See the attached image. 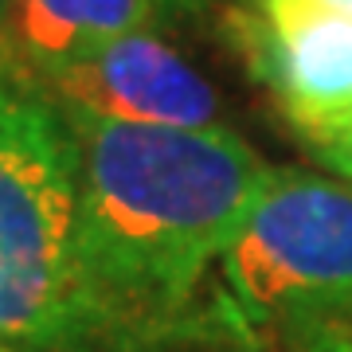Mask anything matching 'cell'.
I'll use <instances>...</instances> for the list:
<instances>
[{
    "instance_id": "obj_5",
    "label": "cell",
    "mask_w": 352,
    "mask_h": 352,
    "mask_svg": "<svg viewBox=\"0 0 352 352\" xmlns=\"http://www.w3.org/2000/svg\"><path fill=\"white\" fill-rule=\"evenodd\" d=\"M239 55L298 133L352 113V20L305 0H254L231 16Z\"/></svg>"
},
{
    "instance_id": "obj_8",
    "label": "cell",
    "mask_w": 352,
    "mask_h": 352,
    "mask_svg": "<svg viewBox=\"0 0 352 352\" xmlns=\"http://www.w3.org/2000/svg\"><path fill=\"white\" fill-rule=\"evenodd\" d=\"M294 352H352V325H317L286 337Z\"/></svg>"
},
{
    "instance_id": "obj_2",
    "label": "cell",
    "mask_w": 352,
    "mask_h": 352,
    "mask_svg": "<svg viewBox=\"0 0 352 352\" xmlns=\"http://www.w3.org/2000/svg\"><path fill=\"white\" fill-rule=\"evenodd\" d=\"M0 344L122 352L78 254V145L24 67L0 71Z\"/></svg>"
},
{
    "instance_id": "obj_6",
    "label": "cell",
    "mask_w": 352,
    "mask_h": 352,
    "mask_svg": "<svg viewBox=\"0 0 352 352\" xmlns=\"http://www.w3.org/2000/svg\"><path fill=\"white\" fill-rule=\"evenodd\" d=\"M157 0H12V43L28 75L145 32Z\"/></svg>"
},
{
    "instance_id": "obj_10",
    "label": "cell",
    "mask_w": 352,
    "mask_h": 352,
    "mask_svg": "<svg viewBox=\"0 0 352 352\" xmlns=\"http://www.w3.org/2000/svg\"><path fill=\"white\" fill-rule=\"evenodd\" d=\"M305 4H317V8H329V12L349 16L352 20V0H305Z\"/></svg>"
},
{
    "instance_id": "obj_11",
    "label": "cell",
    "mask_w": 352,
    "mask_h": 352,
    "mask_svg": "<svg viewBox=\"0 0 352 352\" xmlns=\"http://www.w3.org/2000/svg\"><path fill=\"white\" fill-rule=\"evenodd\" d=\"M0 352H16V349H8V344H0Z\"/></svg>"
},
{
    "instance_id": "obj_1",
    "label": "cell",
    "mask_w": 352,
    "mask_h": 352,
    "mask_svg": "<svg viewBox=\"0 0 352 352\" xmlns=\"http://www.w3.org/2000/svg\"><path fill=\"white\" fill-rule=\"evenodd\" d=\"M63 113L78 145V254L122 352L251 349L200 289L274 164L231 126L164 129L71 106Z\"/></svg>"
},
{
    "instance_id": "obj_4",
    "label": "cell",
    "mask_w": 352,
    "mask_h": 352,
    "mask_svg": "<svg viewBox=\"0 0 352 352\" xmlns=\"http://www.w3.org/2000/svg\"><path fill=\"white\" fill-rule=\"evenodd\" d=\"M32 78L55 102L106 122L164 129L223 126V102L215 87L149 28L47 67Z\"/></svg>"
},
{
    "instance_id": "obj_9",
    "label": "cell",
    "mask_w": 352,
    "mask_h": 352,
    "mask_svg": "<svg viewBox=\"0 0 352 352\" xmlns=\"http://www.w3.org/2000/svg\"><path fill=\"white\" fill-rule=\"evenodd\" d=\"M12 67H20L12 43V0H0V71H12Z\"/></svg>"
},
{
    "instance_id": "obj_7",
    "label": "cell",
    "mask_w": 352,
    "mask_h": 352,
    "mask_svg": "<svg viewBox=\"0 0 352 352\" xmlns=\"http://www.w3.org/2000/svg\"><path fill=\"white\" fill-rule=\"evenodd\" d=\"M305 145L317 153V161L329 164L337 176H344L352 184V113L340 118V122H329V126L305 133Z\"/></svg>"
},
{
    "instance_id": "obj_3",
    "label": "cell",
    "mask_w": 352,
    "mask_h": 352,
    "mask_svg": "<svg viewBox=\"0 0 352 352\" xmlns=\"http://www.w3.org/2000/svg\"><path fill=\"white\" fill-rule=\"evenodd\" d=\"M219 302L254 344L352 325V184L305 168H270L263 196L219 263Z\"/></svg>"
}]
</instances>
